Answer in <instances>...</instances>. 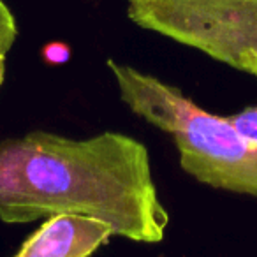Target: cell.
I'll return each mask as SVG.
<instances>
[{
	"label": "cell",
	"instance_id": "277c9868",
	"mask_svg": "<svg viewBox=\"0 0 257 257\" xmlns=\"http://www.w3.org/2000/svg\"><path fill=\"white\" fill-rule=\"evenodd\" d=\"M114 236L113 225L99 217L55 213L23 239L16 257H88Z\"/></svg>",
	"mask_w": 257,
	"mask_h": 257
},
{
	"label": "cell",
	"instance_id": "7a4b0ae2",
	"mask_svg": "<svg viewBox=\"0 0 257 257\" xmlns=\"http://www.w3.org/2000/svg\"><path fill=\"white\" fill-rule=\"evenodd\" d=\"M120 99L136 116L173 138L180 168L211 189L257 197V145L225 116L208 113L169 85L127 64L107 60Z\"/></svg>",
	"mask_w": 257,
	"mask_h": 257
},
{
	"label": "cell",
	"instance_id": "5b68a950",
	"mask_svg": "<svg viewBox=\"0 0 257 257\" xmlns=\"http://www.w3.org/2000/svg\"><path fill=\"white\" fill-rule=\"evenodd\" d=\"M18 39V23L16 16L8 8L4 0H0V86L6 76V58Z\"/></svg>",
	"mask_w": 257,
	"mask_h": 257
},
{
	"label": "cell",
	"instance_id": "3957f363",
	"mask_svg": "<svg viewBox=\"0 0 257 257\" xmlns=\"http://www.w3.org/2000/svg\"><path fill=\"white\" fill-rule=\"evenodd\" d=\"M127 18L257 78V0H127Z\"/></svg>",
	"mask_w": 257,
	"mask_h": 257
},
{
	"label": "cell",
	"instance_id": "52a82bcc",
	"mask_svg": "<svg viewBox=\"0 0 257 257\" xmlns=\"http://www.w3.org/2000/svg\"><path fill=\"white\" fill-rule=\"evenodd\" d=\"M43 55L46 57V60L50 62V64H64V62H67L69 55H71V50H69L67 44L51 43L43 50Z\"/></svg>",
	"mask_w": 257,
	"mask_h": 257
},
{
	"label": "cell",
	"instance_id": "6da1fadb",
	"mask_svg": "<svg viewBox=\"0 0 257 257\" xmlns=\"http://www.w3.org/2000/svg\"><path fill=\"white\" fill-rule=\"evenodd\" d=\"M55 213L99 217L114 236L161 243L171 222L145 143L106 131L86 140L29 131L0 141V220L29 224Z\"/></svg>",
	"mask_w": 257,
	"mask_h": 257
},
{
	"label": "cell",
	"instance_id": "8992f818",
	"mask_svg": "<svg viewBox=\"0 0 257 257\" xmlns=\"http://www.w3.org/2000/svg\"><path fill=\"white\" fill-rule=\"evenodd\" d=\"M227 121L232 127L241 134L243 138H246L248 141L257 145V104L255 106H248L245 109H241L239 113L225 116Z\"/></svg>",
	"mask_w": 257,
	"mask_h": 257
}]
</instances>
